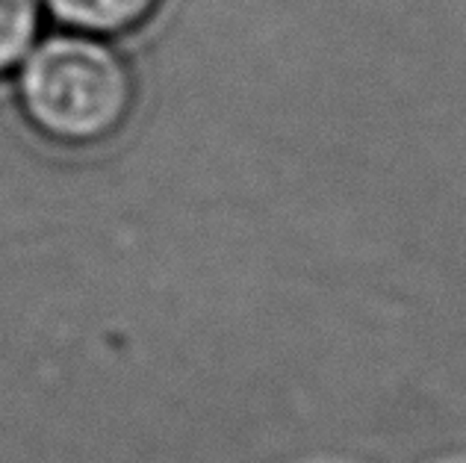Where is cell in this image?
Listing matches in <instances>:
<instances>
[{
	"instance_id": "7a4b0ae2",
	"label": "cell",
	"mask_w": 466,
	"mask_h": 463,
	"mask_svg": "<svg viewBox=\"0 0 466 463\" xmlns=\"http://www.w3.org/2000/svg\"><path fill=\"white\" fill-rule=\"evenodd\" d=\"M159 4L163 0H42V9L71 33L109 39L142 27Z\"/></svg>"
},
{
	"instance_id": "3957f363",
	"label": "cell",
	"mask_w": 466,
	"mask_h": 463,
	"mask_svg": "<svg viewBox=\"0 0 466 463\" xmlns=\"http://www.w3.org/2000/svg\"><path fill=\"white\" fill-rule=\"evenodd\" d=\"M42 0H0V77L24 63L39 39Z\"/></svg>"
},
{
	"instance_id": "6da1fadb",
	"label": "cell",
	"mask_w": 466,
	"mask_h": 463,
	"mask_svg": "<svg viewBox=\"0 0 466 463\" xmlns=\"http://www.w3.org/2000/svg\"><path fill=\"white\" fill-rule=\"evenodd\" d=\"M133 75L113 45L59 33L30 47L18 65V101L42 136L95 145L121 130L133 109Z\"/></svg>"
}]
</instances>
